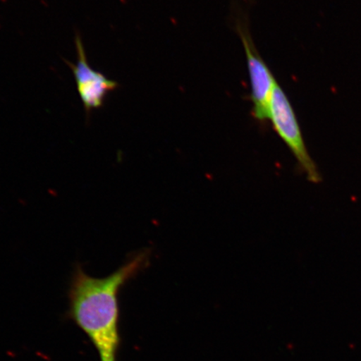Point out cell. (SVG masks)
<instances>
[{
  "label": "cell",
  "instance_id": "obj_1",
  "mask_svg": "<svg viewBox=\"0 0 361 361\" xmlns=\"http://www.w3.org/2000/svg\"><path fill=\"white\" fill-rule=\"evenodd\" d=\"M149 259L148 250L139 252L104 278L90 276L82 265H75L68 290L66 318L88 337L100 361H117L121 345L119 293L126 283L147 267Z\"/></svg>",
  "mask_w": 361,
  "mask_h": 361
},
{
  "label": "cell",
  "instance_id": "obj_2",
  "mask_svg": "<svg viewBox=\"0 0 361 361\" xmlns=\"http://www.w3.org/2000/svg\"><path fill=\"white\" fill-rule=\"evenodd\" d=\"M269 121L279 137L290 148L307 179L313 183L322 182V178L317 165L307 150L303 134L290 99L278 83L270 99Z\"/></svg>",
  "mask_w": 361,
  "mask_h": 361
},
{
  "label": "cell",
  "instance_id": "obj_3",
  "mask_svg": "<svg viewBox=\"0 0 361 361\" xmlns=\"http://www.w3.org/2000/svg\"><path fill=\"white\" fill-rule=\"evenodd\" d=\"M237 32L242 40L250 80L252 115L260 123L269 121V102L277 81L257 49L246 19L236 20Z\"/></svg>",
  "mask_w": 361,
  "mask_h": 361
},
{
  "label": "cell",
  "instance_id": "obj_4",
  "mask_svg": "<svg viewBox=\"0 0 361 361\" xmlns=\"http://www.w3.org/2000/svg\"><path fill=\"white\" fill-rule=\"evenodd\" d=\"M75 42L78 61L75 64L66 62L73 73L80 101L89 115L92 111L100 109L108 94L115 92L119 85L90 66L82 39L79 35H75Z\"/></svg>",
  "mask_w": 361,
  "mask_h": 361
}]
</instances>
